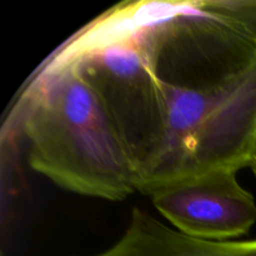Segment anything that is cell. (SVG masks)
Returning <instances> with one entry per match:
<instances>
[{
	"instance_id": "1",
	"label": "cell",
	"mask_w": 256,
	"mask_h": 256,
	"mask_svg": "<svg viewBox=\"0 0 256 256\" xmlns=\"http://www.w3.org/2000/svg\"><path fill=\"white\" fill-rule=\"evenodd\" d=\"M29 164L68 192L122 200L138 165L106 104L70 60H55L30 92L22 122Z\"/></svg>"
},
{
	"instance_id": "2",
	"label": "cell",
	"mask_w": 256,
	"mask_h": 256,
	"mask_svg": "<svg viewBox=\"0 0 256 256\" xmlns=\"http://www.w3.org/2000/svg\"><path fill=\"white\" fill-rule=\"evenodd\" d=\"M159 80L162 132L139 169V192L149 195L182 178L249 166L256 136V58L226 74Z\"/></svg>"
},
{
	"instance_id": "3",
	"label": "cell",
	"mask_w": 256,
	"mask_h": 256,
	"mask_svg": "<svg viewBox=\"0 0 256 256\" xmlns=\"http://www.w3.org/2000/svg\"><path fill=\"white\" fill-rule=\"evenodd\" d=\"M132 14L108 30L76 42L62 58L76 65L112 112L138 165L152 155L162 132L160 80L155 68L150 20Z\"/></svg>"
},
{
	"instance_id": "4",
	"label": "cell",
	"mask_w": 256,
	"mask_h": 256,
	"mask_svg": "<svg viewBox=\"0 0 256 256\" xmlns=\"http://www.w3.org/2000/svg\"><path fill=\"white\" fill-rule=\"evenodd\" d=\"M236 172L219 169L174 180L149 194L158 212L188 236L229 242L256 222L254 196L238 182Z\"/></svg>"
},
{
	"instance_id": "5",
	"label": "cell",
	"mask_w": 256,
	"mask_h": 256,
	"mask_svg": "<svg viewBox=\"0 0 256 256\" xmlns=\"http://www.w3.org/2000/svg\"><path fill=\"white\" fill-rule=\"evenodd\" d=\"M196 4L205 12L238 30L256 46V0L202 2Z\"/></svg>"
},
{
	"instance_id": "6",
	"label": "cell",
	"mask_w": 256,
	"mask_h": 256,
	"mask_svg": "<svg viewBox=\"0 0 256 256\" xmlns=\"http://www.w3.org/2000/svg\"><path fill=\"white\" fill-rule=\"evenodd\" d=\"M250 168L252 169L254 174L256 175V136L254 142V146H252V159H250Z\"/></svg>"
}]
</instances>
